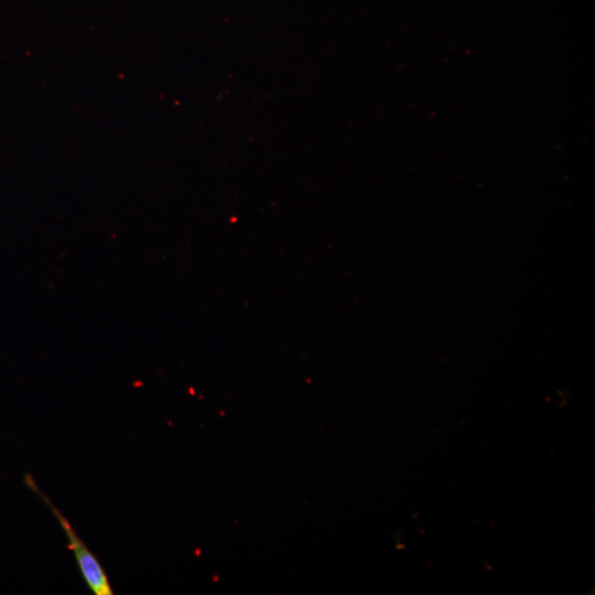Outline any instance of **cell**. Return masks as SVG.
Returning <instances> with one entry per match:
<instances>
[{"label":"cell","mask_w":595,"mask_h":595,"mask_svg":"<svg viewBox=\"0 0 595 595\" xmlns=\"http://www.w3.org/2000/svg\"><path fill=\"white\" fill-rule=\"evenodd\" d=\"M24 483L51 508L68 540L67 548L73 551L82 576L88 588L95 595H112L113 592L105 569L96 555L89 551L83 540L78 537L69 521L53 505L51 499L39 488L31 475H25Z\"/></svg>","instance_id":"cell-1"}]
</instances>
